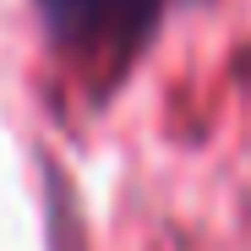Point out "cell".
<instances>
[{"instance_id": "1", "label": "cell", "mask_w": 251, "mask_h": 251, "mask_svg": "<svg viewBox=\"0 0 251 251\" xmlns=\"http://www.w3.org/2000/svg\"><path fill=\"white\" fill-rule=\"evenodd\" d=\"M164 0H38L50 38L71 60L126 66L158 27Z\"/></svg>"}]
</instances>
